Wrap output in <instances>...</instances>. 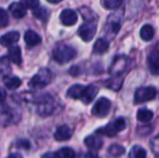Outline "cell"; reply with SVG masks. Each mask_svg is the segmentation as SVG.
Masks as SVG:
<instances>
[{"label":"cell","instance_id":"e0dca14e","mask_svg":"<svg viewBox=\"0 0 159 158\" xmlns=\"http://www.w3.org/2000/svg\"><path fill=\"white\" fill-rule=\"evenodd\" d=\"M9 11L15 19H22L26 15V8L21 2H14V3L10 4Z\"/></svg>","mask_w":159,"mask_h":158},{"label":"cell","instance_id":"836d02e7","mask_svg":"<svg viewBox=\"0 0 159 158\" xmlns=\"http://www.w3.org/2000/svg\"><path fill=\"white\" fill-rule=\"evenodd\" d=\"M152 151L156 156H159V135L152 141Z\"/></svg>","mask_w":159,"mask_h":158},{"label":"cell","instance_id":"484cf974","mask_svg":"<svg viewBox=\"0 0 159 158\" xmlns=\"http://www.w3.org/2000/svg\"><path fill=\"white\" fill-rule=\"evenodd\" d=\"M33 14H34V16L37 17L38 20H40V21H43V22H46L47 20H48V17H49V12H48V10H47L46 8H36V9H34Z\"/></svg>","mask_w":159,"mask_h":158},{"label":"cell","instance_id":"d590c367","mask_svg":"<svg viewBox=\"0 0 159 158\" xmlns=\"http://www.w3.org/2000/svg\"><path fill=\"white\" fill-rule=\"evenodd\" d=\"M7 99V92L4 89L0 88V102H3Z\"/></svg>","mask_w":159,"mask_h":158},{"label":"cell","instance_id":"52a82bcc","mask_svg":"<svg viewBox=\"0 0 159 158\" xmlns=\"http://www.w3.org/2000/svg\"><path fill=\"white\" fill-rule=\"evenodd\" d=\"M20 119V113L10 107H4L0 111V124L1 126H8L11 124H15Z\"/></svg>","mask_w":159,"mask_h":158},{"label":"cell","instance_id":"7402d4cb","mask_svg":"<svg viewBox=\"0 0 159 158\" xmlns=\"http://www.w3.org/2000/svg\"><path fill=\"white\" fill-rule=\"evenodd\" d=\"M3 84L9 90H15L22 84V81L19 77L15 76H7L3 79Z\"/></svg>","mask_w":159,"mask_h":158},{"label":"cell","instance_id":"7c38bea8","mask_svg":"<svg viewBox=\"0 0 159 158\" xmlns=\"http://www.w3.org/2000/svg\"><path fill=\"white\" fill-rule=\"evenodd\" d=\"M71 135H73L71 129L68 126H66V124H62V126L57 127V130H55L54 139L59 142H63L70 139Z\"/></svg>","mask_w":159,"mask_h":158},{"label":"cell","instance_id":"4dcf8cb0","mask_svg":"<svg viewBox=\"0 0 159 158\" xmlns=\"http://www.w3.org/2000/svg\"><path fill=\"white\" fill-rule=\"evenodd\" d=\"M9 24V16L6 10L0 8V28H4Z\"/></svg>","mask_w":159,"mask_h":158},{"label":"cell","instance_id":"83f0119b","mask_svg":"<svg viewBox=\"0 0 159 158\" xmlns=\"http://www.w3.org/2000/svg\"><path fill=\"white\" fill-rule=\"evenodd\" d=\"M101 3L105 9L108 10H115L119 8L122 3V0H101Z\"/></svg>","mask_w":159,"mask_h":158},{"label":"cell","instance_id":"2e32d148","mask_svg":"<svg viewBox=\"0 0 159 158\" xmlns=\"http://www.w3.org/2000/svg\"><path fill=\"white\" fill-rule=\"evenodd\" d=\"M24 40H25L28 48L36 47L37 44L41 43V37H40L36 32L30 30V29L25 33V35H24Z\"/></svg>","mask_w":159,"mask_h":158},{"label":"cell","instance_id":"ba28073f","mask_svg":"<svg viewBox=\"0 0 159 158\" xmlns=\"http://www.w3.org/2000/svg\"><path fill=\"white\" fill-rule=\"evenodd\" d=\"M111 101L106 97H101L100 100H98V102L95 103V105L92 108V114L95 115L98 117H103L107 116L111 111Z\"/></svg>","mask_w":159,"mask_h":158},{"label":"cell","instance_id":"f1b7e54d","mask_svg":"<svg viewBox=\"0 0 159 158\" xmlns=\"http://www.w3.org/2000/svg\"><path fill=\"white\" fill-rule=\"evenodd\" d=\"M126 150H125L124 146L119 145V144H113V145L109 146L108 148V153L109 155L111 156H115V157H118V156H121V155L125 154Z\"/></svg>","mask_w":159,"mask_h":158},{"label":"cell","instance_id":"9a60e30c","mask_svg":"<svg viewBox=\"0 0 159 158\" xmlns=\"http://www.w3.org/2000/svg\"><path fill=\"white\" fill-rule=\"evenodd\" d=\"M84 144L91 151H98L102 147L103 141L98 135H89L84 139Z\"/></svg>","mask_w":159,"mask_h":158},{"label":"cell","instance_id":"d6a6232c","mask_svg":"<svg viewBox=\"0 0 159 158\" xmlns=\"http://www.w3.org/2000/svg\"><path fill=\"white\" fill-rule=\"evenodd\" d=\"M80 12H81L82 16H84V19L86 20V21H88V20H96V16L94 15V13H93L90 9L81 8V11H80Z\"/></svg>","mask_w":159,"mask_h":158},{"label":"cell","instance_id":"8992f818","mask_svg":"<svg viewBox=\"0 0 159 158\" xmlns=\"http://www.w3.org/2000/svg\"><path fill=\"white\" fill-rule=\"evenodd\" d=\"M157 91L154 87H144V88H140L135 91L134 93V102L136 104L145 103V102L152 101L155 99Z\"/></svg>","mask_w":159,"mask_h":158},{"label":"cell","instance_id":"ac0fdd59","mask_svg":"<svg viewBox=\"0 0 159 158\" xmlns=\"http://www.w3.org/2000/svg\"><path fill=\"white\" fill-rule=\"evenodd\" d=\"M122 84H124V78L121 77V75H119V76H113L111 78L106 79V81H104V86L114 91L120 90Z\"/></svg>","mask_w":159,"mask_h":158},{"label":"cell","instance_id":"44dd1931","mask_svg":"<svg viewBox=\"0 0 159 158\" xmlns=\"http://www.w3.org/2000/svg\"><path fill=\"white\" fill-rule=\"evenodd\" d=\"M109 43L104 38H100L95 41L94 46H93V53L98 55H102L108 50Z\"/></svg>","mask_w":159,"mask_h":158},{"label":"cell","instance_id":"3957f363","mask_svg":"<svg viewBox=\"0 0 159 158\" xmlns=\"http://www.w3.org/2000/svg\"><path fill=\"white\" fill-rule=\"evenodd\" d=\"M131 61L126 55H117L113 60L111 66L108 68V73L111 76H119L126 73L130 67Z\"/></svg>","mask_w":159,"mask_h":158},{"label":"cell","instance_id":"9c48e42d","mask_svg":"<svg viewBox=\"0 0 159 158\" xmlns=\"http://www.w3.org/2000/svg\"><path fill=\"white\" fill-rule=\"evenodd\" d=\"M147 62H148L149 72L153 75H159V42L152 50Z\"/></svg>","mask_w":159,"mask_h":158},{"label":"cell","instance_id":"603a6c76","mask_svg":"<svg viewBox=\"0 0 159 158\" xmlns=\"http://www.w3.org/2000/svg\"><path fill=\"white\" fill-rule=\"evenodd\" d=\"M154 117V114L152 111L147 110V108H141L136 113V118L141 122H149Z\"/></svg>","mask_w":159,"mask_h":158},{"label":"cell","instance_id":"ffe728a7","mask_svg":"<svg viewBox=\"0 0 159 158\" xmlns=\"http://www.w3.org/2000/svg\"><path fill=\"white\" fill-rule=\"evenodd\" d=\"M84 88L82 84H74L71 86L70 88L67 90V97H71V99H75V100H78V99H81L82 94H84Z\"/></svg>","mask_w":159,"mask_h":158},{"label":"cell","instance_id":"cb8c5ba5","mask_svg":"<svg viewBox=\"0 0 159 158\" xmlns=\"http://www.w3.org/2000/svg\"><path fill=\"white\" fill-rule=\"evenodd\" d=\"M154 35H155V30H154V28L152 27L151 25H148V24H146V25H144L141 28L140 36L144 41H149V40H152Z\"/></svg>","mask_w":159,"mask_h":158},{"label":"cell","instance_id":"4fadbf2b","mask_svg":"<svg viewBox=\"0 0 159 158\" xmlns=\"http://www.w3.org/2000/svg\"><path fill=\"white\" fill-rule=\"evenodd\" d=\"M98 92V88L94 84H90V86L86 87L84 91V94L81 97V101L84 104H89L94 100V97H96Z\"/></svg>","mask_w":159,"mask_h":158},{"label":"cell","instance_id":"d6986e66","mask_svg":"<svg viewBox=\"0 0 159 158\" xmlns=\"http://www.w3.org/2000/svg\"><path fill=\"white\" fill-rule=\"evenodd\" d=\"M8 57L11 62L15 64L22 63V54H21V48L19 46H11L8 52Z\"/></svg>","mask_w":159,"mask_h":158},{"label":"cell","instance_id":"5bb4252c","mask_svg":"<svg viewBox=\"0 0 159 158\" xmlns=\"http://www.w3.org/2000/svg\"><path fill=\"white\" fill-rule=\"evenodd\" d=\"M20 39V34L17 32H9L0 37V44L2 47H11Z\"/></svg>","mask_w":159,"mask_h":158},{"label":"cell","instance_id":"5b68a950","mask_svg":"<svg viewBox=\"0 0 159 158\" xmlns=\"http://www.w3.org/2000/svg\"><path fill=\"white\" fill-rule=\"evenodd\" d=\"M96 33V20H88L78 29V35L84 41H90Z\"/></svg>","mask_w":159,"mask_h":158},{"label":"cell","instance_id":"4316f807","mask_svg":"<svg viewBox=\"0 0 159 158\" xmlns=\"http://www.w3.org/2000/svg\"><path fill=\"white\" fill-rule=\"evenodd\" d=\"M146 155H147L146 151H145L144 148L139 145H134L133 147H132L131 152H130L129 156L132 158H144V157H146Z\"/></svg>","mask_w":159,"mask_h":158},{"label":"cell","instance_id":"d4e9b609","mask_svg":"<svg viewBox=\"0 0 159 158\" xmlns=\"http://www.w3.org/2000/svg\"><path fill=\"white\" fill-rule=\"evenodd\" d=\"M52 156L60 158H71L75 156V152L70 147H63L57 151V152H55L54 154H52Z\"/></svg>","mask_w":159,"mask_h":158},{"label":"cell","instance_id":"30bf717a","mask_svg":"<svg viewBox=\"0 0 159 158\" xmlns=\"http://www.w3.org/2000/svg\"><path fill=\"white\" fill-rule=\"evenodd\" d=\"M54 111V104L51 97L47 95L44 99H41L39 101V106L37 108V113L40 116H49Z\"/></svg>","mask_w":159,"mask_h":158},{"label":"cell","instance_id":"8fae6325","mask_svg":"<svg viewBox=\"0 0 159 158\" xmlns=\"http://www.w3.org/2000/svg\"><path fill=\"white\" fill-rule=\"evenodd\" d=\"M60 20H61L62 24L65 26H73L77 23L78 21V15L76 11L71 10V9H65L62 11L60 14Z\"/></svg>","mask_w":159,"mask_h":158},{"label":"cell","instance_id":"6da1fadb","mask_svg":"<svg viewBox=\"0 0 159 158\" xmlns=\"http://www.w3.org/2000/svg\"><path fill=\"white\" fill-rule=\"evenodd\" d=\"M76 50L68 44H62L54 49L53 51V60L60 64H65L76 57Z\"/></svg>","mask_w":159,"mask_h":158},{"label":"cell","instance_id":"1f68e13d","mask_svg":"<svg viewBox=\"0 0 159 158\" xmlns=\"http://www.w3.org/2000/svg\"><path fill=\"white\" fill-rule=\"evenodd\" d=\"M22 4L25 7L26 9H36L39 6V0H21Z\"/></svg>","mask_w":159,"mask_h":158},{"label":"cell","instance_id":"7a4b0ae2","mask_svg":"<svg viewBox=\"0 0 159 158\" xmlns=\"http://www.w3.org/2000/svg\"><path fill=\"white\" fill-rule=\"evenodd\" d=\"M51 79H52V73L49 68H41L39 72L33 77L28 82V86L30 89L34 90H39V89L44 88L50 84Z\"/></svg>","mask_w":159,"mask_h":158},{"label":"cell","instance_id":"277c9868","mask_svg":"<svg viewBox=\"0 0 159 158\" xmlns=\"http://www.w3.org/2000/svg\"><path fill=\"white\" fill-rule=\"evenodd\" d=\"M126 119L122 118V117H119V118L114 120V121L109 122L107 126L96 130V134H104L107 135V137H114L118 132L124 130L126 128Z\"/></svg>","mask_w":159,"mask_h":158},{"label":"cell","instance_id":"e575fe53","mask_svg":"<svg viewBox=\"0 0 159 158\" xmlns=\"http://www.w3.org/2000/svg\"><path fill=\"white\" fill-rule=\"evenodd\" d=\"M17 146L21 148H25V150H28L30 147V144L27 140H19L17 141Z\"/></svg>","mask_w":159,"mask_h":158},{"label":"cell","instance_id":"8d00e7d4","mask_svg":"<svg viewBox=\"0 0 159 158\" xmlns=\"http://www.w3.org/2000/svg\"><path fill=\"white\" fill-rule=\"evenodd\" d=\"M62 0H48V2H50V3H53V4H57L59 3V2H61Z\"/></svg>","mask_w":159,"mask_h":158},{"label":"cell","instance_id":"f546056e","mask_svg":"<svg viewBox=\"0 0 159 158\" xmlns=\"http://www.w3.org/2000/svg\"><path fill=\"white\" fill-rule=\"evenodd\" d=\"M10 70V65H9V57H0V75L6 74Z\"/></svg>","mask_w":159,"mask_h":158}]
</instances>
